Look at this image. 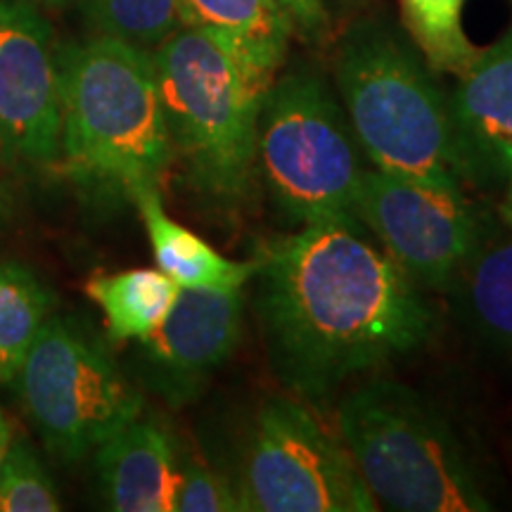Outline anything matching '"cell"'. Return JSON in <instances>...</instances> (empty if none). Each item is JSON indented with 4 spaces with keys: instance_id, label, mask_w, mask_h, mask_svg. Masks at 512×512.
<instances>
[{
    "instance_id": "obj_1",
    "label": "cell",
    "mask_w": 512,
    "mask_h": 512,
    "mask_svg": "<svg viewBox=\"0 0 512 512\" xmlns=\"http://www.w3.org/2000/svg\"><path fill=\"white\" fill-rule=\"evenodd\" d=\"M252 278L273 375L311 401L413 354L437 328L420 287L366 238L356 216L309 223L273 242Z\"/></svg>"
},
{
    "instance_id": "obj_2",
    "label": "cell",
    "mask_w": 512,
    "mask_h": 512,
    "mask_svg": "<svg viewBox=\"0 0 512 512\" xmlns=\"http://www.w3.org/2000/svg\"><path fill=\"white\" fill-rule=\"evenodd\" d=\"M60 67V166L131 200L159 190L174 155L152 53L98 36L60 55Z\"/></svg>"
},
{
    "instance_id": "obj_3",
    "label": "cell",
    "mask_w": 512,
    "mask_h": 512,
    "mask_svg": "<svg viewBox=\"0 0 512 512\" xmlns=\"http://www.w3.org/2000/svg\"><path fill=\"white\" fill-rule=\"evenodd\" d=\"M171 155L202 195L242 202L256 169L259 117L271 81L207 31L181 27L152 50Z\"/></svg>"
},
{
    "instance_id": "obj_4",
    "label": "cell",
    "mask_w": 512,
    "mask_h": 512,
    "mask_svg": "<svg viewBox=\"0 0 512 512\" xmlns=\"http://www.w3.org/2000/svg\"><path fill=\"white\" fill-rule=\"evenodd\" d=\"M335 81L356 143L373 169L463 188L448 98L394 31L380 22L356 24L337 50Z\"/></svg>"
},
{
    "instance_id": "obj_5",
    "label": "cell",
    "mask_w": 512,
    "mask_h": 512,
    "mask_svg": "<svg viewBox=\"0 0 512 512\" xmlns=\"http://www.w3.org/2000/svg\"><path fill=\"white\" fill-rule=\"evenodd\" d=\"M337 432L380 508H491L451 422L406 384L375 380L349 392L337 408Z\"/></svg>"
},
{
    "instance_id": "obj_6",
    "label": "cell",
    "mask_w": 512,
    "mask_h": 512,
    "mask_svg": "<svg viewBox=\"0 0 512 512\" xmlns=\"http://www.w3.org/2000/svg\"><path fill=\"white\" fill-rule=\"evenodd\" d=\"M344 107L323 79L292 72L273 81L259 117L256 166L294 223L354 216L366 166Z\"/></svg>"
},
{
    "instance_id": "obj_7",
    "label": "cell",
    "mask_w": 512,
    "mask_h": 512,
    "mask_svg": "<svg viewBox=\"0 0 512 512\" xmlns=\"http://www.w3.org/2000/svg\"><path fill=\"white\" fill-rule=\"evenodd\" d=\"M12 382L43 444L67 460L91 453L143 411L140 389L67 318L43 323Z\"/></svg>"
},
{
    "instance_id": "obj_8",
    "label": "cell",
    "mask_w": 512,
    "mask_h": 512,
    "mask_svg": "<svg viewBox=\"0 0 512 512\" xmlns=\"http://www.w3.org/2000/svg\"><path fill=\"white\" fill-rule=\"evenodd\" d=\"M238 494L252 512L380 510L349 448L285 396L256 413Z\"/></svg>"
},
{
    "instance_id": "obj_9",
    "label": "cell",
    "mask_w": 512,
    "mask_h": 512,
    "mask_svg": "<svg viewBox=\"0 0 512 512\" xmlns=\"http://www.w3.org/2000/svg\"><path fill=\"white\" fill-rule=\"evenodd\" d=\"M354 216L380 240L389 259L418 287L448 290L489 226L463 188L366 169L354 200Z\"/></svg>"
},
{
    "instance_id": "obj_10",
    "label": "cell",
    "mask_w": 512,
    "mask_h": 512,
    "mask_svg": "<svg viewBox=\"0 0 512 512\" xmlns=\"http://www.w3.org/2000/svg\"><path fill=\"white\" fill-rule=\"evenodd\" d=\"M0 157L62 164L60 53L46 19L19 0H0Z\"/></svg>"
},
{
    "instance_id": "obj_11",
    "label": "cell",
    "mask_w": 512,
    "mask_h": 512,
    "mask_svg": "<svg viewBox=\"0 0 512 512\" xmlns=\"http://www.w3.org/2000/svg\"><path fill=\"white\" fill-rule=\"evenodd\" d=\"M242 290H181L169 316L143 344L145 377L181 406L233 356L242 335Z\"/></svg>"
},
{
    "instance_id": "obj_12",
    "label": "cell",
    "mask_w": 512,
    "mask_h": 512,
    "mask_svg": "<svg viewBox=\"0 0 512 512\" xmlns=\"http://www.w3.org/2000/svg\"><path fill=\"white\" fill-rule=\"evenodd\" d=\"M460 183L494 188L512 174V29L479 50L448 98Z\"/></svg>"
},
{
    "instance_id": "obj_13",
    "label": "cell",
    "mask_w": 512,
    "mask_h": 512,
    "mask_svg": "<svg viewBox=\"0 0 512 512\" xmlns=\"http://www.w3.org/2000/svg\"><path fill=\"white\" fill-rule=\"evenodd\" d=\"M181 463L169 430L140 418L102 441L95 456L102 496L117 512H176Z\"/></svg>"
},
{
    "instance_id": "obj_14",
    "label": "cell",
    "mask_w": 512,
    "mask_h": 512,
    "mask_svg": "<svg viewBox=\"0 0 512 512\" xmlns=\"http://www.w3.org/2000/svg\"><path fill=\"white\" fill-rule=\"evenodd\" d=\"M183 27L219 38L261 79L275 81L292 29L278 0H178Z\"/></svg>"
},
{
    "instance_id": "obj_15",
    "label": "cell",
    "mask_w": 512,
    "mask_h": 512,
    "mask_svg": "<svg viewBox=\"0 0 512 512\" xmlns=\"http://www.w3.org/2000/svg\"><path fill=\"white\" fill-rule=\"evenodd\" d=\"M133 202L145 223L157 268L181 290H242L252 280L256 259L230 261L216 252L166 214L159 190H143Z\"/></svg>"
},
{
    "instance_id": "obj_16",
    "label": "cell",
    "mask_w": 512,
    "mask_h": 512,
    "mask_svg": "<svg viewBox=\"0 0 512 512\" xmlns=\"http://www.w3.org/2000/svg\"><path fill=\"white\" fill-rule=\"evenodd\" d=\"M178 292L181 287L159 268L95 275L86 283V294L100 306L110 335L138 342L164 323L174 309Z\"/></svg>"
},
{
    "instance_id": "obj_17",
    "label": "cell",
    "mask_w": 512,
    "mask_h": 512,
    "mask_svg": "<svg viewBox=\"0 0 512 512\" xmlns=\"http://www.w3.org/2000/svg\"><path fill=\"white\" fill-rule=\"evenodd\" d=\"M472 330L498 344H512V238H486L448 285Z\"/></svg>"
},
{
    "instance_id": "obj_18",
    "label": "cell",
    "mask_w": 512,
    "mask_h": 512,
    "mask_svg": "<svg viewBox=\"0 0 512 512\" xmlns=\"http://www.w3.org/2000/svg\"><path fill=\"white\" fill-rule=\"evenodd\" d=\"M53 309L55 294L34 271L0 261V384L15 380Z\"/></svg>"
},
{
    "instance_id": "obj_19",
    "label": "cell",
    "mask_w": 512,
    "mask_h": 512,
    "mask_svg": "<svg viewBox=\"0 0 512 512\" xmlns=\"http://www.w3.org/2000/svg\"><path fill=\"white\" fill-rule=\"evenodd\" d=\"M399 3L403 24L425 57L427 67L441 74H463L479 53L463 29L465 0H399Z\"/></svg>"
},
{
    "instance_id": "obj_20",
    "label": "cell",
    "mask_w": 512,
    "mask_h": 512,
    "mask_svg": "<svg viewBox=\"0 0 512 512\" xmlns=\"http://www.w3.org/2000/svg\"><path fill=\"white\" fill-rule=\"evenodd\" d=\"M83 12L100 36L140 50H157L183 27L178 0H83Z\"/></svg>"
},
{
    "instance_id": "obj_21",
    "label": "cell",
    "mask_w": 512,
    "mask_h": 512,
    "mask_svg": "<svg viewBox=\"0 0 512 512\" xmlns=\"http://www.w3.org/2000/svg\"><path fill=\"white\" fill-rule=\"evenodd\" d=\"M60 496L46 467L27 444V439H12L0 465V512H57Z\"/></svg>"
},
{
    "instance_id": "obj_22",
    "label": "cell",
    "mask_w": 512,
    "mask_h": 512,
    "mask_svg": "<svg viewBox=\"0 0 512 512\" xmlns=\"http://www.w3.org/2000/svg\"><path fill=\"white\" fill-rule=\"evenodd\" d=\"M176 512H242L238 489L197 458H183Z\"/></svg>"
},
{
    "instance_id": "obj_23",
    "label": "cell",
    "mask_w": 512,
    "mask_h": 512,
    "mask_svg": "<svg viewBox=\"0 0 512 512\" xmlns=\"http://www.w3.org/2000/svg\"><path fill=\"white\" fill-rule=\"evenodd\" d=\"M278 5L292 34L302 36L304 41H313L323 34L325 22H328L323 0H278Z\"/></svg>"
},
{
    "instance_id": "obj_24",
    "label": "cell",
    "mask_w": 512,
    "mask_h": 512,
    "mask_svg": "<svg viewBox=\"0 0 512 512\" xmlns=\"http://www.w3.org/2000/svg\"><path fill=\"white\" fill-rule=\"evenodd\" d=\"M10 444H12V425L8 415H5L3 408H0V465H3L5 453H8Z\"/></svg>"
},
{
    "instance_id": "obj_25",
    "label": "cell",
    "mask_w": 512,
    "mask_h": 512,
    "mask_svg": "<svg viewBox=\"0 0 512 512\" xmlns=\"http://www.w3.org/2000/svg\"><path fill=\"white\" fill-rule=\"evenodd\" d=\"M501 214H503V221L508 223V226L512 228V174H510V178H508V195H505V202H503Z\"/></svg>"
},
{
    "instance_id": "obj_26",
    "label": "cell",
    "mask_w": 512,
    "mask_h": 512,
    "mask_svg": "<svg viewBox=\"0 0 512 512\" xmlns=\"http://www.w3.org/2000/svg\"><path fill=\"white\" fill-rule=\"evenodd\" d=\"M5 219H8V195H5L3 185H0V230L5 226Z\"/></svg>"
},
{
    "instance_id": "obj_27",
    "label": "cell",
    "mask_w": 512,
    "mask_h": 512,
    "mask_svg": "<svg viewBox=\"0 0 512 512\" xmlns=\"http://www.w3.org/2000/svg\"><path fill=\"white\" fill-rule=\"evenodd\" d=\"M36 3H50V5H57V3H64V0H36Z\"/></svg>"
}]
</instances>
